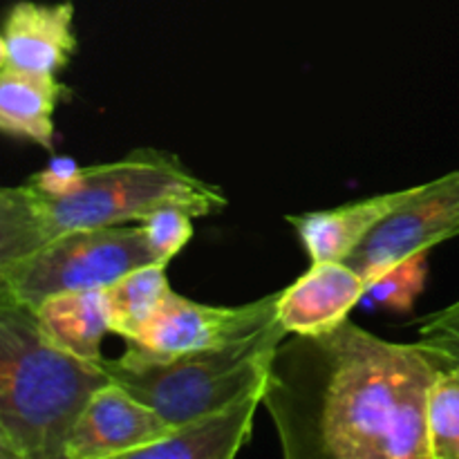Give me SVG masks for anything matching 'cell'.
<instances>
[{"label":"cell","mask_w":459,"mask_h":459,"mask_svg":"<svg viewBox=\"0 0 459 459\" xmlns=\"http://www.w3.org/2000/svg\"><path fill=\"white\" fill-rule=\"evenodd\" d=\"M459 236V169L420 184L415 195L384 220L345 263L366 282L420 251H430Z\"/></svg>","instance_id":"obj_6"},{"label":"cell","mask_w":459,"mask_h":459,"mask_svg":"<svg viewBox=\"0 0 459 459\" xmlns=\"http://www.w3.org/2000/svg\"><path fill=\"white\" fill-rule=\"evenodd\" d=\"M417 186L381 193L336 209L287 215L312 263L345 260L388 215L415 195Z\"/></svg>","instance_id":"obj_11"},{"label":"cell","mask_w":459,"mask_h":459,"mask_svg":"<svg viewBox=\"0 0 459 459\" xmlns=\"http://www.w3.org/2000/svg\"><path fill=\"white\" fill-rule=\"evenodd\" d=\"M368 294V282L345 260L312 263V267L281 291L278 318L287 334H321L350 318Z\"/></svg>","instance_id":"obj_10"},{"label":"cell","mask_w":459,"mask_h":459,"mask_svg":"<svg viewBox=\"0 0 459 459\" xmlns=\"http://www.w3.org/2000/svg\"><path fill=\"white\" fill-rule=\"evenodd\" d=\"M103 359L58 348L30 305L0 291V457L65 459L85 403L112 384Z\"/></svg>","instance_id":"obj_3"},{"label":"cell","mask_w":459,"mask_h":459,"mask_svg":"<svg viewBox=\"0 0 459 459\" xmlns=\"http://www.w3.org/2000/svg\"><path fill=\"white\" fill-rule=\"evenodd\" d=\"M161 206H182L204 218L220 213L227 197L173 152L157 148H137L117 161L83 166L74 182L56 193L30 182L7 186L0 191V264L63 233L142 222Z\"/></svg>","instance_id":"obj_2"},{"label":"cell","mask_w":459,"mask_h":459,"mask_svg":"<svg viewBox=\"0 0 459 459\" xmlns=\"http://www.w3.org/2000/svg\"><path fill=\"white\" fill-rule=\"evenodd\" d=\"M175 430L155 408L117 381L90 397L67 442L65 459H133Z\"/></svg>","instance_id":"obj_8"},{"label":"cell","mask_w":459,"mask_h":459,"mask_svg":"<svg viewBox=\"0 0 459 459\" xmlns=\"http://www.w3.org/2000/svg\"><path fill=\"white\" fill-rule=\"evenodd\" d=\"M45 334L67 352L101 361V343L110 334L103 290H81L49 296L34 309Z\"/></svg>","instance_id":"obj_14"},{"label":"cell","mask_w":459,"mask_h":459,"mask_svg":"<svg viewBox=\"0 0 459 459\" xmlns=\"http://www.w3.org/2000/svg\"><path fill=\"white\" fill-rule=\"evenodd\" d=\"M281 291L236 307H213L170 291L146 330L130 343L160 354L220 348L278 321Z\"/></svg>","instance_id":"obj_7"},{"label":"cell","mask_w":459,"mask_h":459,"mask_svg":"<svg viewBox=\"0 0 459 459\" xmlns=\"http://www.w3.org/2000/svg\"><path fill=\"white\" fill-rule=\"evenodd\" d=\"M285 339L278 318L254 334L193 352L160 354L126 343V352L103 359V366L112 381L179 426L264 388L273 354Z\"/></svg>","instance_id":"obj_4"},{"label":"cell","mask_w":459,"mask_h":459,"mask_svg":"<svg viewBox=\"0 0 459 459\" xmlns=\"http://www.w3.org/2000/svg\"><path fill=\"white\" fill-rule=\"evenodd\" d=\"M430 459H459V363L446 361L426 399Z\"/></svg>","instance_id":"obj_16"},{"label":"cell","mask_w":459,"mask_h":459,"mask_svg":"<svg viewBox=\"0 0 459 459\" xmlns=\"http://www.w3.org/2000/svg\"><path fill=\"white\" fill-rule=\"evenodd\" d=\"M74 3L18 0L4 16L0 70L56 76L76 54Z\"/></svg>","instance_id":"obj_9"},{"label":"cell","mask_w":459,"mask_h":459,"mask_svg":"<svg viewBox=\"0 0 459 459\" xmlns=\"http://www.w3.org/2000/svg\"><path fill=\"white\" fill-rule=\"evenodd\" d=\"M166 267L169 264L161 263L146 264L121 276L112 285L103 287L110 334L121 336L126 343L139 339V334L146 330L148 323L155 318V314L173 291L166 276Z\"/></svg>","instance_id":"obj_15"},{"label":"cell","mask_w":459,"mask_h":459,"mask_svg":"<svg viewBox=\"0 0 459 459\" xmlns=\"http://www.w3.org/2000/svg\"><path fill=\"white\" fill-rule=\"evenodd\" d=\"M446 361L345 318L278 345L263 406L290 459H430L426 399Z\"/></svg>","instance_id":"obj_1"},{"label":"cell","mask_w":459,"mask_h":459,"mask_svg":"<svg viewBox=\"0 0 459 459\" xmlns=\"http://www.w3.org/2000/svg\"><path fill=\"white\" fill-rule=\"evenodd\" d=\"M263 397L264 388L254 390L229 406L184 421L166 439L134 453L133 459H233L254 435Z\"/></svg>","instance_id":"obj_12"},{"label":"cell","mask_w":459,"mask_h":459,"mask_svg":"<svg viewBox=\"0 0 459 459\" xmlns=\"http://www.w3.org/2000/svg\"><path fill=\"white\" fill-rule=\"evenodd\" d=\"M193 220L195 215L182 206H161L142 220L157 263L169 264L188 245L193 238Z\"/></svg>","instance_id":"obj_18"},{"label":"cell","mask_w":459,"mask_h":459,"mask_svg":"<svg viewBox=\"0 0 459 459\" xmlns=\"http://www.w3.org/2000/svg\"><path fill=\"white\" fill-rule=\"evenodd\" d=\"M420 341L459 363V300L420 323Z\"/></svg>","instance_id":"obj_19"},{"label":"cell","mask_w":459,"mask_h":459,"mask_svg":"<svg viewBox=\"0 0 459 459\" xmlns=\"http://www.w3.org/2000/svg\"><path fill=\"white\" fill-rule=\"evenodd\" d=\"M152 263L157 260L142 222L79 229L0 264V291L36 309L49 296L103 290Z\"/></svg>","instance_id":"obj_5"},{"label":"cell","mask_w":459,"mask_h":459,"mask_svg":"<svg viewBox=\"0 0 459 459\" xmlns=\"http://www.w3.org/2000/svg\"><path fill=\"white\" fill-rule=\"evenodd\" d=\"M429 255L430 251H420L388 272L381 273L377 281L368 285V294L375 303L384 307L394 309V312H411L415 307L417 299L426 287V276H429Z\"/></svg>","instance_id":"obj_17"},{"label":"cell","mask_w":459,"mask_h":459,"mask_svg":"<svg viewBox=\"0 0 459 459\" xmlns=\"http://www.w3.org/2000/svg\"><path fill=\"white\" fill-rule=\"evenodd\" d=\"M65 88L52 74L0 70V130L13 139L54 148V112Z\"/></svg>","instance_id":"obj_13"}]
</instances>
